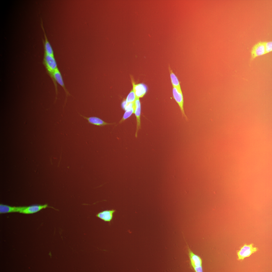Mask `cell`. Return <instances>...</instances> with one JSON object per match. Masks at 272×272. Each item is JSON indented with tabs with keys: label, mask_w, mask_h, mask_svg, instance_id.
<instances>
[{
	"label": "cell",
	"mask_w": 272,
	"mask_h": 272,
	"mask_svg": "<svg viewBox=\"0 0 272 272\" xmlns=\"http://www.w3.org/2000/svg\"><path fill=\"white\" fill-rule=\"evenodd\" d=\"M134 113L136 117L137 122V130L135 134V136L137 137L138 132L141 127V105L139 98H137L134 102Z\"/></svg>",
	"instance_id": "cell-10"
},
{
	"label": "cell",
	"mask_w": 272,
	"mask_h": 272,
	"mask_svg": "<svg viewBox=\"0 0 272 272\" xmlns=\"http://www.w3.org/2000/svg\"><path fill=\"white\" fill-rule=\"evenodd\" d=\"M43 63L48 73L51 78L53 72L58 68L54 56L44 53Z\"/></svg>",
	"instance_id": "cell-1"
},
{
	"label": "cell",
	"mask_w": 272,
	"mask_h": 272,
	"mask_svg": "<svg viewBox=\"0 0 272 272\" xmlns=\"http://www.w3.org/2000/svg\"><path fill=\"white\" fill-rule=\"evenodd\" d=\"M193 268L195 272H203L202 266L194 267Z\"/></svg>",
	"instance_id": "cell-18"
},
{
	"label": "cell",
	"mask_w": 272,
	"mask_h": 272,
	"mask_svg": "<svg viewBox=\"0 0 272 272\" xmlns=\"http://www.w3.org/2000/svg\"><path fill=\"white\" fill-rule=\"evenodd\" d=\"M41 25L45 38L44 43V53L47 54L54 56L53 50L48 40L42 22Z\"/></svg>",
	"instance_id": "cell-13"
},
{
	"label": "cell",
	"mask_w": 272,
	"mask_h": 272,
	"mask_svg": "<svg viewBox=\"0 0 272 272\" xmlns=\"http://www.w3.org/2000/svg\"><path fill=\"white\" fill-rule=\"evenodd\" d=\"M80 115L84 119L87 120L89 123L95 125L102 126L111 124V123L106 122L101 119L97 117L93 116L86 117L81 114H80Z\"/></svg>",
	"instance_id": "cell-12"
},
{
	"label": "cell",
	"mask_w": 272,
	"mask_h": 272,
	"mask_svg": "<svg viewBox=\"0 0 272 272\" xmlns=\"http://www.w3.org/2000/svg\"><path fill=\"white\" fill-rule=\"evenodd\" d=\"M173 177L174 178H175L176 177L175 174H173Z\"/></svg>",
	"instance_id": "cell-19"
},
{
	"label": "cell",
	"mask_w": 272,
	"mask_h": 272,
	"mask_svg": "<svg viewBox=\"0 0 272 272\" xmlns=\"http://www.w3.org/2000/svg\"><path fill=\"white\" fill-rule=\"evenodd\" d=\"M136 99L135 95L132 90L127 96L125 100L126 102L128 103H133L135 101Z\"/></svg>",
	"instance_id": "cell-16"
},
{
	"label": "cell",
	"mask_w": 272,
	"mask_h": 272,
	"mask_svg": "<svg viewBox=\"0 0 272 272\" xmlns=\"http://www.w3.org/2000/svg\"><path fill=\"white\" fill-rule=\"evenodd\" d=\"M266 53L272 51V41H265Z\"/></svg>",
	"instance_id": "cell-17"
},
{
	"label": "cell",
	"mask_w": 272,
	"mask_h": 272,
	"mask_svg": "<svg viewBox=\"0 0 272 272\" xmlns=\"http://www.w3.org/2000/svg\"><path fill=\"white\" fill-rule=\"evenodd\" d=\"M48 207V205L47 204L24 206L23 209L20 213L26 214H33Z\"/></svg>",
	"instance_id": "cell-7"
},
{
	"label": "cell",
	"mask_w": 272,
	"mask_h": 272,
	"mask_svg": "<svg viewBox=\"0 0 272 272\" xmlns=\"http://www.w3.org/2000/svg\"><path fill=\"white\" fill-rule=\"evenodd\" d=\"M185 191L186 193H188V192L189 191H187V190H185Z\"/></svg>",
	"instance_id": "cell-20"
},
{
	"label": "cell",
	"mask_w": 272,
	"mask_h": 272,
	"mask_svg": "<svg viewBox=\"0 0 272 272\" xmlns=\"http://www.w3.org/2000/svg\"><path fill=\"white\" fill-rule=\"evenodd\" d=\"M24 207V206H12L7 205L1 204L0 213L1 214L12 213H20Z\"/></svg>",
	"instance_id": "cell-9"
},
{
	"label": "cell",
	"mask_w": 272,
	"mask_h": 272,
	"mask_svg": "<svg viewBox=\"0 0 272 272\" xmlns=\"http://www.w3.org/2000/svg\"><path fill=\"white\" fill-rule=\"evenodd\" d=\"M133 91L137 98L142 97L147 92L148 88L147 86L143 83L135 84L132 81Z\"/></svg>",
	"instance_id": "cell-5"
},
{
	"label": "cell",
	"mask_w": 272,
	"mask_h": 272,
	"mask_svg": "<svg viewBox=\"0 0 272 272\" xmlns=\"http://www.w3.org/2000/svg\"><path fill=\"white\" fill-rule=\"evenodd\" d=\"M115 212L116 210L113 209L106 210L99 212L96 216L105 222H110L112 220Z\"/></svg>",
	"instance_id": "cell-8"
},
{
	"label": "cell",
	"mask_w": 272,
	"mask_h": 272,
	"mask_svg": "<svg viewBox=\"0 0 272 272\" xmlns=\"http://www.w3.org/2000/svg\"><path fill=\"white\" fill-rule=\"evenodd\" d=\"M172 93L173 98L180 107L182 115L187 118L184 109V100L181 88L173 87Z\"/></svg>",
	"instance_id": "cell-2"
},
{
	"label": "cell",
	"mask_w": 272,
	"mask_h": 272,
	"mask_svg": "<svg viewBox=\"0 0 272 272\" xmlns=\"http://www.w3.org/2000/svg\"><path fill=\"white\" fill-rule=\"evenodd\" d=\"M170 74V77L173 87L181 88L180 82L178 78L176 75L173 72L170 66L168 67Z\"/></svg>",
	"instance_id": "cell-14"
},
{
	"label": "cell",
	"mask_w": 272,
	"mask_h": 272,
	"mask_svg": "<svg viewBox=\"0 0 272 272\" xmlns=\"http://www.w3.org/2000/svg\"><path fill=\"white\" fill-rule=\"evenodd\" d=\"M51 78L54 83L57 93V88L56 82L63 88L67 96L69 94V93L65 87L62 77L58 68L53 72Z\"/></svg>",
	"instance_id": "cell-6"
},
{
	"label": "cell",
	"mask_w": 272,
	"mask_h": 272,
	"mask_svg": "<svg viewBox=\"0 0 272 272\" xmlns=\"http://www.w3.org/2000/svg\"><path fill=\"white\" fill-rule=\"evenodd\" d=\"M134 107L133 108L125 111L122 118L120 122V123H121L129 117L133 113H134Z\"/></svg>",
	"instance_id": "cell-15"
},
{
	"label": "cell",
	"mask_w": 272,
	"mask_h": 272,
	"mask_svg": "<svg viewBox=\"0 0 272 272\" xmlns=\"http://www.w3.org/2000/svg\"><path fill=\"white\" fill-rule=\"evenodd\" d=\"M253 244H245L237 252V255L239 260H243L245 258L250 256L252 254L258 250L257 248L254 247Z\"/></svg>",
	"instance_id": "cell-3"
},
{
	"label": "cell",
	"mask_w": 272,
	"mask_h": 272,
	"mask_svg": "<svg viewBox=\"0 0 272 272\" xmlns=\"http://www.w3.org/2000/svg\"><path fill=\"white\" fill-rule=\"evenodd\" d=\"M251 53V61L257 57L266 53L265 41H259L255 44L252 48Z\"/></svg>",
	"instance_id": "cell-4"
},
{
	"label": "cell",
	"mask_w": 272,
	"mask_h": 272,
	"mask_svg": "<svg viewBox=\"0 0 272 272\" xmlns=\"http://www.w3.org/2000/svg\"><path fill=\"white\" fill-rule=\"evenodd\" d=\"M188 253L192 266L194 267L202 266V261L200 258L194 253L188 246Z\"/></svg>",
	"instance_id": "cell-11"
}]
</instances>
